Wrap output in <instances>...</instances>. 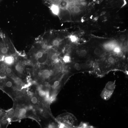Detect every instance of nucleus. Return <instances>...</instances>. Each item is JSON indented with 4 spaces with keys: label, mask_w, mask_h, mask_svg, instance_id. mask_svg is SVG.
Wrapping results in <instances>:
<instances>
[{
    "label": "nucleus",
    "mask_w": 128,
    "mask_h": 128,
    "mask_svg": "<svg viewBox=\"0 0 128 128\" xmlns=\"http://www.w3.org/2000/svg\"><path fill=\"white\" fill-rule=\"evenodd\" d=\"M2 114L3 115H4L5 114V113L4 112H2Z\"/></svg>",
    "instance_id": "obj_17"
},
{
    "label": "nucleus",
    "mask_w": 128,
    "mask_h": 128,
    "mask_svg": "<svg viewBox=\"0 0 128 128\" xmlns=\"http://www.w3.org/2000/svg\"><path fill=\"white\" fill-rule=\"evenodd\" d=\"M18 52L9 37L0 31V61L6 56L16 54Z\"/></svg>",
    "instance_id": "obj_5"
},
{
    "label": "nucleus",
    "mask_w": 128,
    "mask_h": 128,
    "mask_svg": "<svg viewBox=\"0 0 128 128\" xmlns=\"http://www.w3.org/2000/svg\"><path fill=\"white\" fill-rule=\"evenodd\" d=\"M78 0H44V4L62 22H74L82 19L85 3Z\"/></svg>",
    "instance_id": "obj_1"
},
{
    "label": "nucleus",
    "mask_w": 128,
    "mask_h": 128,
    "mask_svg": "<svg viewBox=\"0 0 128 128\" xmlns=\"http://www.w3.org/2000/svg\"><path fill=\"white\" fill-rule=\"evenodd\" d=\"M105 12H102V13H101V15H103L104 14H105Z\"/></svg>",
    "instance_id": "obj_18"
},
{
    "label": "nucleus",
    "mask_w": 128,
    "mask_h": 128,
    "mask_svg": "<svg viewBox=\"0 0 128 128\" xmlns=\"http://www.w3.org/2000/svg\"><path fill=\"white\" fill-rule=\"evenodd\" d=\"M2 111L1 110H0V114H2Z\"/></svg>",
    "instance_id": "obj_20"
},
{
    "label": "nucleus",
    "mask_w": 128,
    "mask_h": 128,
    "mask_svg": "<svg viewBox=\"0 0 128 128\" xmlns=\"http://www.w3.org/2000/svg\"><path fill=\"white\" fill-rule=\"evenodd\" d=\"M71 53L73 57L78 60H85L90 57L89 49L84 47L73 48Z\"/></svg>",
    "instance_id": "obj_7"
},
{
    "label": "nucleus",
    "mask_w": 128,
    "mask_h": 128,
    "mask_svg": "<svg viewBox=\"0 0 128 128\" xmlns=\"http://www.w3.org/2000/svg\"><path fill=\"white\" fill-rule=\"evenodd\" d=\"M55 119L59 124L65 127L74 128L77 127V120L74 115L70 113H63L58 116Z\"/></svg>",
    "instance_id": "obj_6"
},
{
    "label": "nucleus",
    "mask_w": 128,
    "mask_h": 128,
    "mask_svg": "<svg viewBox=\"0 0 128 128\" xmlns=\"http://www.w3.org/2000/svg\"><path fill=\"white\" fill-rule=\"evenodd\" d=\"M26 110L23 108L20 109L19 110V113L20 115L22 116L25 115L26 113Z\"/></svg>",
    "instance_id": "obj_13"
},
{
    "label": "nucleus",
    "mask_w": 128,
    "mask_h": 128,
    "mask_svg": "<svg viewBox=\"0 0 128 128\" xmlns=\"http://www.w3.org/2000/svg\"><path fill=\"white\" fill-rule=\"evenodd\" d=\"M1 0H0V2L1 1Z\"/></svg>",
    "instance_id": "obj_21"
},
{
    "label": "nucleus",
    "mask_w": 128,
    "mask_h": 128,
    "mask_svg": "<svg viewBox=\"0 0 128 128\" xmlns=\"http://www.w3.org/2000/svg\"><path fill=\"white\" fill-rule=\"evenodd\" d=\"M19 53L18 52L16 54L6 56L2 60L3 61L5 64L11 67L16 60Z\"/></svg>",
    "instance_id": "obj_9"
},
{
    "label": "nucleus",
    "mask_w": 128,
    "mask_h": 128,
    "mask_svg": "<svg viewBox=\"0 0 128 128\" xmlns=\"http://www.w3.org/2000/svg\"><path fill=\"white\" fill-rule=\"evenodd\" d=\"M49 66L29 65L27 69L28 75L37 84L48 85L59 75V72L53 70Z\"/></svg>",
    "instance_id": "obj_3"
},
{
    "label": "nucleus",
    "mask_w": 128,
    "mask_h": 128,
    "mask_svg": "<svg viewBox=\"0 0 128 128\" xmlns=\"http://www.w3.org/2000/svg\"><path fill=\"white\" fill-rule=\"evenodd\" d=\"M28 65L26 55L19 53L11 66L14 74L22 82L26 81L28 77L27 69Z\"/></svg>",
    "instance_id": "obj_4"
},
{
    "label": "nucleus",
    "mask_w": 128,
    "mask_h": 128,
    "mask_svg": "<svg viewBox=\"0 0 128 128\" xmlns=\"http://www.w3.org/2000/svg\"><path fill=\"white\" fill-rule=\"evenodd\" d=\"M97 19H98V18L97 17H96L94 19L95 20H97Z\"/></svg>",
    "instance_id": "obj_19"
},
{
    "label": "nucleus",
    "mask_w": 128,
    "mask_h": 128,
    "mask_svg": "<svg viewBox=\"0 0 128 128\" xmlns=\"http://www.w3.org/2000/svg\"><path fill=\"white\" fill-rule=\"evenodd\" d=\"M106 88L110 91H114L115 88L114 85V83H108L106 84Z\"/></svg>",
    "instance_id": "obj_12"
},
{
    "label": "nucleus",
    "mask_w": 128,
    "mask_h": 128,
    "mask_svg": "<svg viewBox=\"0 0 128 128\" xmlns=\"http://www.w3.org/2000/svg\"><path fill=\"white\" fill-rule=\"evenodd\" d=\"M50 59L51 61L53 62H57L58 61L59 57L58 54L56 53H54L50 55Z\"/></svg>",
    "instance_id": "obj_11"
},
{
    "label": "nucleus",
    "mask_w": 128,
    "mask_h": 128,
    "mask_svg": "<svg viewBox=\"0 0 128 128\" xmlns=\"http://www.w3.org/2000/svg\"><path fill=\"white\" fill-rule=\"evenodd\" d=\"M70 59V56L68 55H66L64 56L63 58V60L64 62L68 63V62H69Z\"/></svg>",
    "instance_id": "obj_14"
},
{
    "label": "nucleus",
    "mask_w": 128,
    "mask_h": 128,
    "mask_svg": "<svg viewBox=\"0 0 128 128\" xmlns=\"http://www.w3.org/2000/svg\"><path fill=\"white\" fill-rule=\"evenodd\" d=\"M14 111V110L13 109H11L9 111V113L10 114H13Z\"/></svg>",
    "instance_id": "obj_16"
},
{
    "label": "nucleus",
    "mask_w": 128,
    "mask_h": 128,
    "mask_svg": "<svg viewBox=\"0 0 128 128\" xmlns=\"http://www.w3.org/2000/svg\"><path fill=\"white\" fill-rule=\"evenodd\" d=\"M125 35L124 34L121 35L120 36V38L121 40L123 41L126 38Z\"/></svg>",
    "instance_id": "obj_15"
},
{
    "label": "nucleus",
    "mask_w": 128,
    "mask_h": 128,
    "mask_svg": "<svg viewBox=\"0 0 128 128\" xmlns=\"http://www.w3.org/2000/svg\"><path fill=\"white\" fill-rule=\"evenodd\" d=\"M114 91L109 90L105 88L102 91L101 96L104 100H108L111 96Z\"/></svg>",
    "instance_id": "obj_10"
},
{
    "label": "nucleus",
    "mask_w": 128,
    "mask_h": 128,
    "mask_svg": "<svg viewBox=\"0 0 128 128\" xmlns=\"http://www.w3.org/2000/svg\"><path fill=\"white\" fill-rule=\"evenodd\" d=\"M70 64L69 65L68 68L70 71L72 73L89 70L91 68V66L87 64L86 61L83 62H75Z\"/></svg>",
    "instance_id": "obj_8"
},
{
    "label": "nucleus",
    "mask_w": 128,
    "mask_h": 128,
    "mask_svg": "<svg viewBox=\"0 0 128 128\" xmlns=\"http://www.w3.org/2000/svg\"><path fill=\"white\" fill-rule=\"evenodd\" d=\"M49 49L36 39L26 55L29 65L32 66L49 65Z\"/></svg>",
    "instance_id": "obj_2"
}]
</instances>
